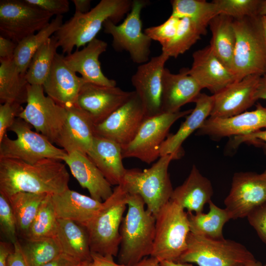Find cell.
<instances>
[{
  "instance_id": "obj_57",
  "label": "cell",
  "mask_w": 266,
  "mask_h": 266,
  "mask_svg": "<svg viewBox=\"0 0 266 266\" xmlns=\"http://www.w3.org/2000/svg\"><path fill=\"white\" fill-rule=\"evenodd\" d=\"M258 15L260 17L266 16V0H261Z\"/></svg>"
},
{
  "instance_id": "obj_13",
  "label": "cell",
  "mask_w": 266,
  "mask_h": 266,
  "mask_svg": "<svg viewBox=\"0 0 266 266\" xmlns=\"http://www.w3.org/2000/svg\"><path fill=\"white\" fill-rule=\"evenodd\" d=\"M53 16L23 0H0V35L17 44L46 27Z\"/></svg>"
},
{
  "instance_id": "obj_45",
  "label": "cell",
  "mask_w": 266,
  "mask_h": 266,
  "mask_svg": "<svg viewBox=\"0 0 266 266\" xmlns=\"http://www.w3.org/2000/svg\"><path fill=\"white\" fill-rule=\"evenodd\" d=\"M28 4L56 16L69 11L67 0H23Z\"/></svg>"
},
{
  "instance_id": "obj_36",
  "label": "cell",
  "mask_w": 266,
  "mask_h": 266,
  "mask_svg": "<svg viewBox=\"0 0 266 266\" xmlns=\"http://www.w3.org/2000/svg\"><path fill=\"white\" fill-rule=\"evenodd\" d=\"M207 26L189 18H180L176 34L171 42L162 49L169 58L184 54L206 33Z\"/></svg>"
},
{
  "instance_id": "obj_21",
  "label": "cell",
  "mask_w": 266,
  "mask_h": 266,
  "mask_svg": "<svg viewBox=\"0 0 266 266\" xmlns=\"http://www.w3.org/2000/svg\"><path fill=\"white\" fill-rule=\"evenodd\" d=\"M192 57L188 74L213 95L235 81L231 70L214 54L209 45L196 51Z\"/></svg>"
},
{
  "instance_id": "obj_17",
  "label": "cell",
  "mask_w": 266,
  "mask_h": 266,
  "mask_svg": "<svg viewBox=\"0 0 266 266\" xmlns=\"http://www.w3.org/2000/svg\"><path fill=\"white\" fill-rule=\"evenodd\" d=\"M133 93L116 86L86 82L80 91L75 105L86 113L96 125L125 103Z\"/></svg>"
},
{
  "instance_id": "obj_23",
  "label": "cell",
  "mask_w": 266,
  "mask_h": 266,
  "mask_svg": "<svg viewBox=\"0 0 266 266\" xmlns=\"http://www.w3.org/2000/svg\"><path fill=\"white\" fill-rule=\"evenodd\" d=\"M183 69L178 73L165 68L162 76V110L163 113L180 111L185 104L194 102L202 88Z\"/></svg>"
},
{
  "instance_id": "obj_25",
  "label": "cell",
  "mask_w": 266,
  "mask_h": 266,
  "mask_svg": "<svg viewBox=\"0 0 266 266\" xmlns=\"http://www.w3.org/2000/svg\"><path fill=\"white\" fill-rule=\"evenodd\" d=\"M63 161L80 185L88 191L93 199L103 202L111 196L112 185L87 155L79 151L72 152L67 153Z\"/></svg>"
},
{
  "instance_id": "obj_11",
  "label": "cell",
  "mask_w": 266,
  "mask_h": 266,
  "mask_svg": "<svg viewBox=\"0 0 266 266\" xmlns=\"http://www.w3.org/2000/svg\"><path fill=\"white\" fill-rule=\"evenodd\" d=\"M192 110L162 113L145 118L133 140L122 147L123 158H135L148 164L154 162L160 157L162 144L169 134L170 127Z\"/></svg>"
},
{
  "instance_id": "obj_53",
  "label": "cell",
  "mask_w": 266,
  "mask_h": 266,
  "mask_svg": "<svg viewBox=\"0 0 266 266\" xmlns=\"http://www.w3.org/2000/svg\"><path fill=\"white\" fill-rule=\"evenodd\" d=\"M75 8L76 13H85L89 11L91 6L90 0H72Z\"/></svg>"
},
{
  "instance_id": "obj_42",
  "label": "cell",
  "mask_w": 266,
  "mask_h": 266,
  "mask_svg": "<svg viewBox=\"0 0 266 266\" xmlns=\"http://www.w3.org/2000/svg\"><path fill=\"white\" fill-rule=\"evenodd\" d=\"M180 18L171 15L162 24L146 28L144 33L152 40L158 41L162 49L166 47L173 39Z\"/></svg>"
},
{
  "instance_id": "obj_9",
  "label": "cell",
  "mask_w": 266,
  "mask_h": 266,
  "mask_svg": "<svg viewBox=\"0 0 266 266\" xmlns=\"http://www.w3.org/2000/svg\"><path fill=\"white\" fill-rule=\"evenodd\" d=\"M8 131L14 133L12 139L6 134L0 141V159H17L34 164L45 159L63 161L67 153L56 147L46 137L32 130V126L17 117Z\"/></svg>"
},
{
  "instance_id": "obj_59",
  "label": "cell",
  "mask_w": 266,
  "mask_h": 266,
  "mask_svg": "<svg viewBox=\"0 0 266 266\" xmlns=\"http://www.w3.org/2000/svg\"><path fill=\"white\" fill-rule=\"evenodd\" d=\"M243 266H266V265H263L261 262L257 260L249 263Z\"/></svg>"
},
{
  "instance_id": "obj_27",
  "label": "cell",
  "mask_w": 266,
  "mask_h": 266,
  "mask_svg": "<svg viewBox=\"0 0 266 266\" xmlns=\"http://www.w3.org/2000/svg\"><path fill=\"white\" fill-rule=\"evenodd\" d=\"M194 102L195 108L187 116L185 121L175 133H169L162 144L160 157L174 154L179 159L182 153L183 143L192 133L198 131L210 116L214 102L213 95L200 93Z\"/></svg>"
},
{
  "instance_id": "obj_38",
  "label": "cell",
  "mask_w": 266,
  "mask_h": 266,
  "mask_svg": "<svg viewBox=\"0 0 266 266\" xmlns=\"http://www.w3.org/2000/svg\"><path fill=\"white\" fill-rule=\"evenodd\" d=\"M26 241L21 246L28 266H43L63 253L57 236Z\"/></svg>"
},
{
  "instance_id": "obj_34",
  "label": "cell",
  "mask_w": 266,
  "mask_h": 266,
  "mask_svg": "<svg viewBox=\"0 0 266 266\" xmlns=\"http://www.w3.org/2000/svg\"><path fill=\"white\" fill-rule=\"evenodd\" d=\"M63 20V15L56 16L46 27L17 43L13 60L21 73L26 74L35 53L59 29Z\"/></svg>"
},
{
  "instance_id": "obj_43",
  "label": "cell",
  "mask_w": 266,
  "mask_h": 266,
  "mask_svg": "<svg viewBox=\"0 0 266 266\" xmlns=\"http://www.w3.org/2000/svg\"><path fill=\"white\" fill-rule=\"evenodd\" d=\"M0 227L5 237L12 244L18 239L16 221L8 199L0 194Z\"/></svg>"
},
{
  "instance_id": "obj_3",
  "label": "cell",
  "mask_w": 266,
  "mask_h": 266,
  "mask_svg": "<svg viewBox=\"0 0 266 266\" xmlns=\"http://www.w3.org/2000/svg\"><path fill=\"white\" fill-rule=\"evenodd\" d=\"M145 205L138 195L128 194V210L120 229L121 243L118 256L120 264L133 266L152 253L156 217Z\"/></svg>"
},
{
  "instance_id": "obj_60",
  "label": "cell",
  "mask_w": 266,
  "mask_h": 266,
  "mask_svg": "<svg viewBox=\"0 0 266 266\" xmlns=\"http://www.w3.org/2000/svg\"><path fill=\"white\" fill-rule=\"evenodd\" d=\"M78 266H93L92 264V261H87L79 263L78 265Z\"/></svg>"
},
{
  "instance_id": "obj_35",
  "label": "cell",
  "mask_w": 266,
  "mask_h": 266,
  "mask_svg": "<svg viewBox=\"0 0 266 266\" xmlns=\"http://www.w3.org/2000/svg\"><path fill=\"white\" fill-rule=\"evenodd\" d=\"M48 195L46 194L18 192L7 198L15 217L18 234L23 238L27 233L41 203Z\"/></svg>"
},
{
  "instance_id": "obj_52",
  "label": "cell",
  "mask_w": 266,
  "mask_h": 266,
  "mask_svg": "<svg viewBox=\"0 0 266 266\" xmlns=\"http://www.w3.org/2000/svg\"><path fill=\"white\" fill-rule=\"evenodd\" d=\"M13 248L10 243L0 242V266H7V259Z\"/></svg>"
},
{
  "instance_id": "obj_58",
  "label": "cell",
  "mask_w": 266,
  "mask_h": 266,
  "mask_svg": "<svg viewBox=\"0 0 266 266\" xmlns=\"http://www.w3.org/2000/svg\"><path fill=\"white\" fill-rule=\"evenodd\" d=\"M264 34L266 40V16L260 17Z\"/></svg>"
},
{
  "instance_id": "obj_31",
  "label": "cell",
  "mask_w": 266,
  "mask_h": 266,
  "mask_svg": "<svg viewBox=\"0 0 266 266\" xmlns=\"http://www.w3.org/2000/svg\"><path fill=\"white\" fill-rule=\"evenodd\" d=\"M208 26L212 35L209 45L211 49L232 71L236 41L233 19L219 14L210 20Z\"/></svg>"
},
{
  "instance_id": "obj_18",
  "label": "cell",
  "mask_w": 266,
  "mask_h": 266,
  "mask_svg": "<svg viewBox=\"0 0 266 266\" xmlns=\"http://www.w3.org/2000/svg\"><path fill=\"white\" fill-rule=\"evenodd\" d=\"M260 76H247L229 84L213 95L214 102L209 117L228 118L245 112L257 100L256 93Z\"/></svg>"
},
{
  "instance_id": "obj_39",
  "label": "cell",
  "mask_w": 266,
  "mask_h": 266,
  "mask_svg": "<svg viewBox=\"0 0 266 266\" xmlns=\"http://www.w3.org/2000/svg\"><path fill=\"white\" fill-rule=\"evenodd\" d=\"M58 219L56 217L51 195L41 203L33 221L24 238L33 240L57 236Z\"/></svg>"
},
{
  "instance_id": "obj_10",
  "label": "cell",
  "mask_w": 266,
  "mask_h": 266,
  "mask_svg": "<svg viewBox=\"0 0 266 266\" xmlns=\"http://www.w3.org/2000/svg\"><path fill=\"white\" fill-rule=\"evenodd\" d=\"M147 1L133 0L131 10L123 22L117 25L106 20L104 32L112 37V46L117 51L128 52L133 62L141 65L146 63L150 54L152 40L142 32V9Z\"/></svg>"
},
{
  "instance_id": "obj_37",
  "label": "cell",
  "mask_w": 266,
  "mask_h": 266,
  "mask_svg": "<svg viewBox=\"0 0 266 266\" xmlns=\"http://www.w3.org/2000/svg\"><path fill=\"white\" fill-rule=\"evenodd\" d=\"M58 47L57 40L53 35L36 51L26 73L29 84L43 86L50 72Z\"/></svg>"
},
{
  "instance_id": "obj_48",
  "label": "cell",
  "mask_w": 266,
  "mask_h": 266,
  "mask_svg": "<svg viewBox=\"0 0 266 266\" xmlns=\"http://www.w3.org/2000/svg\"><path fill=\"white\" fill-rule=\"evenodd\" d=\"M13 250L7 259V266H28L23 255L21 243L17 240L13 244Z\"/></svg>"
},
{
  "instance_id": "obj_4",
  "label": "cell",
  "mask_w": 266,
  "mask_h": 266,
  "mask_svg": "<svg viewBox=\"0 0 266 266\" xmlns=\"http://www.w3.org/2000/svg\"><path fill=\"white\" fill-rule=\"evenodd\" d=\"M236 41L232 66L235 81L266 72V40L261 18L255 16L233 19Z\"/></svg>"
},
{
  "instance_id": "obj_1",
  "label": "cell",
  "mask_w": 266,
  "mask_h": 266,
  "mask_svg": "<svg viewBox=\"0 0 266 266\" xmlns=\"http://www.w3.org/2000/svg\"><path fill=\"white\" fill-rule=\"evenodd\" d=\"M62 161L45 159L34 164L0 159V194L18 192L54 195L69 188V174Z\"/></svg>"
},
{
  "instance_id": "obj_24",
  "label": "cell",
  "mask_w": 266,
  "mask_h": 266,
  "mask_svg": "<svg viewBox=\"0 0 266 266\" xmlns=\"http://www.w3.org/2000/svg\"><path fill=\"white\" fill-rule=\"evenodd\" d=\"M107 47L105 41L95 38L81 50H76L65 56V62L75 72L80 73L86 82L115 87L116 81L104 75L99 59Z\"/></svg>"
},
{
  "instance_id": "obj_40",
  "label": "cell",
  "mask_w": 266,
  "mask_h": 266,
  "mask_svg": "<svg viewBox=\"0 0 266 266\" xmlns=\"http://www.w3.org/2000/svg\"><path fill=\"white\" fill-rule=\"evenodd\" d=\"M170 2L171 15L179 18H189L206 26L214 17L219 14L213 0H172Z\"/></svg>"
},
{
  "instance_id": "obj_22",
  "label": "cell",
  "mask_w": 266,
  "mask_h": 266,
  "mask_svg": "<svg viewBox=\"0 0 266 266\" xmlns=\"http://www.w3.org/2000/svg\"><path fill=\"white\" fill-rule=\"evenodd\" d=\"M66 110V118L55 144L67 153L79 151L87 155L93 144L95 125L89 115L76 105Z\"/></svg>"
},
{
  "instance_id": "obj_16",
  "label": "cell",
  "mask_w": 266,
  "mask_h": 266,
  "mask_svg": "<svg viewBox=\"0 0 266 266\" xmlns=\"http://www.w3.org/2000/svg\"><path fill=\"white\" fill-rule=\"evenodd\" d=\"M169 58L162 53L139 65L131 78L134 91L144 106L146 118L162 113V76Z\"/></svg>"
},
{
  "instance_id": "obj_19",
  "label": "cell",
  "mask_w": 266,
  "mask_h": 266,
  "mask_svg": "<svg viewBox=\"0 0 266 266\" xmlns=\"http://www.w3.org/2000/svg\"><path fill=\"white\" fill-rule=\"evenodd\" d=\"M266 129V106L260 103L255 109L228 118L208 117L197 131V135L218 139L251 133Z\"/></svg>"
},
{
  "instance_id": "obj_46",
  "label": "cell",
  "mask_w": 266,
  "mask_h": 266,
  "mask_svg": "<svg viewBox=\"0 0 266 266\" xmlns=\"http://www.w3.org/2000/svg\"><path fill=\"white\" fill-rule=\"evenodd\" d=\"M247 218L259 238L266 244V202L251 211Z\"/></svg>"
},
{
  "instance_id": "obj_2",
  "label": "cell",
  "mask_w": 266,
  "mask_h": 266,
  "mask_svg": "<svg viewBox=\"0 0 266 266\" xmlns=\"http://www.w3.org/2000/svg\"><path fill=\"white\" fill-rule=\"evenodd\" d=\"M130 0H101L85 13H76L54 33L63 54L67 55L95 39L108 20L117 24L131 10Z\"/></svg>"
},
{
  "instance_id": "obj_54",
  "label": "cell",
  "mask_w": 266,
  "mask_h": 266,
  "mask_svg": "<svg viewBox=\"0 0 266 266\" xmlns=\"http://www.w3.org/2000/svg\"><path fill=\"white\" fill-rule=\"evenodd\" d=\"M256 98L266 100V72L260 78L259 84L256 93Z\"/></svg>"
},
{
  "instance_id": "obj_6",
  "label": "cell",
  "mask_w": 266,
  "mask_h": 266,
  "mask_svg": "<svg viewBox=\"0 0 266 266\" xmlns=\"http://www.w3.org/2000/svg\"><path fill=\"white\" fill-rule=\"evenodd\" d=\"M127 197L122 186H116L111 196L102 202L97 214L85 227L92 253L111 257L118 255L120 229L127 206Z\"/></svg>"
},
{
  "instance_id": "obj_55",
  "label": "cell",
  "mask_w": 266,
  "mask_h": 266,
  "mask_svg": "<svg viewBox=\"0 0 266 266\" xmlns=\"http://www.w3.org/2000/svg\"><path fill=\"white\" fill-rule=\"evenodd\" d=\"M133 266H160V262L155 258L150 257L144 258Z\"/></svg>"
},
{
  "instance_id": "obj_7",
  "label": "cell",
  "mask_w": 266,
  "mask_h": 266,
  "mask_svg": "<svg viewBox=\"0 0 266 266\" xmlns=\"http://www.w3.org/2000/svg\"><path fill=\"white\" fill-rule=\"evenodd\" d=\"M155 217V238L150 256L159 262H177L187 247L190 233L188 213L170 200Z\"/></svg>"
},
{
  "instance_id": "obj_41",
  "label": "cell",
  "mask_w": 266,
  "mask_h": 266,
  "mask_svg": "<svg viewBox=\"0 0 266 266\" xmlns=\"http://www.w3.org/2000/svg\"><path fill=\"white\" fill-rule=\"evenodd\" d=\"M219 14L233 19L258 15L261 0H214Z\"/></svg>"
},
{
  "instance_id": "obj_15",
  "label": "cell",
  "mask_w": 266,
  "mask_h": 266,
  "mask_svg": "<svg viewBox=\"0 0 266 266\" xmlns=\"http://www.w3.org/2000/svg\"><path fill=\"white\" fill-rule=\"evenodd\" d=\"M145 118L143 104L133 91L125 103L95 126V134L113 140L123 147L133 140Z\"/></svg>"
},
{
  "instance_id": "obj_12",
  "label": "cell",
  "mask_w": 266,
  "mask_h": 266,
  "mask_svg": "<svg viewBox=\"0 0 266 266\" xmlns=\"http://www.w3.org/2000/svg\"><path fill=\"white\" fill-rule=\"evenodd\" d=\"M42 85L27 87L26 107L18 117L33 126L36 132L56 143L66 118V108L44 94Z\"/></svg>"
},
{
  "instance_id": "obj_61",
  "label": "cell",
  "mask_w": 266,
  "mask_h": 266,
  "mask_svg": "<svg viewBox=\"0 0 266 266\" xmlns=\"http://www.w3.org/2000/svg\"><path fill=\"white\" fill-rule=\"evenodd\" d=\"M263 175L266 177V169L264 171V172L262 173Z\"/></svg>"
},
{
  "instance_id": "obj_28",
  "label": "cell",
  "mask_w": 266,
  "mask_h": 266,
  "mask_svg": "<svg viewBox=\"0 0 266 266\" xmlns=\"http://www.w3.org/2000/svg\"><path fill=\"white\" fill-rule=\"evenodd\" d=\"M213 195L210 181L194 165L184 182L173 189L170 200L187 213L196 214L203 212L204 206L212 200Z\"/></svg>"
},
{
  "instance_id": "obj_5",
  "label": "cell",
  "mask_w": 266,
  "mask_h": 266,
  "mask_svg": "<svg viewBox=\"0 0 266 266\" xmlns=\"http://www.w3.org/2000/svg\"><path fill=\"white\" fill-rule=\"evenodd\" d=\"M178 159L174 154L160 157L150 168L127 169L121 185L128 194L140 196L146 208L155 217L170 200L173 191L168 169L170 163Z\"/></svg>"
},
{
  "instance_id": "obj_20",
  "label": "cell",
  "mask_w": 266,
  "mask_h": 266,
  "mask_svg": "<svg viewBox=\"0 0 266 266\" xmlns=\"http://www.w3.org/2000/svg\"><path fill=\"white\" fill-rule=\"evenodd\" d=\"M64 57L63 54H56L43 86L47 96L66 108L75 104L80 91L86 82L66 64Z\"/></svg>"
},
{
  "instance_id": "obj_49",
  "label": "cell",
  "mask_w": 266,
  "mask_h": 266,
  "mask_svg": "<svg viewBox=\"0 0 266 266\" xmlns=\"http://www.w3.org/2000/svg\"><path fill=\"white\" fill-rule=\"evenodd\" d=\"M17 43L0 35V59H13Z\"/></svg>"
},
{
  "instance_id": "obj_44",
  "label": "cell",
  "mask_w": 266,
  "mask_h": 266,
  "mask_svg": "<svg viewBox=\"0 0 266 266\" xmlns=\"http://www.w3.org/2000/svg\"><path fill=\"white\" fill-rule=\"evenodd\" d=\"M22 105L6 102L0 105V141L23 110Z\"/></svg>"
},
{
  "instance_id": "obj_30",
  "label": "cell",
  "mask_w": 266,
  "mask_h": 266,
  "mask_svg": "<svg viewBox=\"0 0 266 266\" xmlns=\"http://www.w3.org/2000/svg\"><path fill=\"white\" fill-rule=\"evenodd\" d=\"M57 237L64 254L81 263L92 261L86 228L74 221L58 219Z\"/></svg>"
},
{
  "instance_id": "obj_26",
  "label": "cell",
  "mask_w": 266,
  "mask_h": 266,
  "mask_svg": "<svg viewBox=\"0 0 266 266\" xmlns=\"http://www.w3.org/2000/svg\"><path fill=\"white\" fill-rule=\"evenodd\" d=\"M58 219L74 221L86 227L100 208L102 202L69 188L51 195Z\"/></svg>"
},
{
  "instance_id": "obj_8",
  "label": "cell",
  "mask_w": 266,
  "mask_h": 266,
  "mask_svg": "<svg viewBox=\"0 0 266 266\" xmlns=\"http://www.w3.org/2000/svg\"><path fill=\"white\" fill-rule=\"evenodd\" d=\"M256 260L253 254L239 242L208 238L190 232L187 248L177 262L199 266H243Z\"/></svg>"
},
{
  "instance_id": "obj_47",
  "label": "cell",
  "mask_w": 266,
  "mask_h": 266,
  "mask_svg": "<svg viewBox=\"0 0 266 266\" xmlns=\"http://www.w3.org/2000/svg\"><path fill=\"white\" fill-rule=\"evenodd\" d=\"M248 142L263 144L264 150L266 154V129L259 130L248 134L234 136L233 141V145L236 147L243 142Z\"/></svg>"
},
{
  "instance_id": "obj_29",
  "label": "cell",
  "mask_w": 266,
  "mask_h": 266,
  "mask_svg": "<svg viewBox=\"0 0 266 266\" xmlns=\"http://www.w3.org/2000/svg\"><path fill=\"white\" fill-rule=\"evenodd\" d=\"M87 155L111 185L122 183L127 169L123 166L122 147L119 144L95 135Z\"/></svg>"
},
{
  "instance_id": "obj_14",
  "label": "cell",
  "mask_w": 266,
  "mask_h": 266,
  "mask_svg": "<svg viewBox=\"0 0 266 266\" xmlns=\"http://www.w3.org/2000/svg\"><path fill=\"white\" fill-rule=\"evenodd\" d=\"M265 202L266 177L253 172L234 174L230 192L224 201L231 219L247 217Z\"/></svg>"
},
{
  "instance_id": "obj_56",
  "label": "cell",
  "mask_w": 266,
  "mask_h": 266,
  "mask_svg": "<svg viewBox=\"0 0 266 266\" xmlns=\"http://www.w3.org/2000/svg\"><path fill=\"white\" fill-rule=\"evenodd\" d=\"M160 266H193L191 263H181L171 261H163L160 262Z\"/></svg>"
},
{
  "instance_id": "obj_32",
  "label": "cell",
  "mask_w": 266,
  "mask_h": 266,
  "mask_svg": "<svg viewBox=\"0 0 266 266\" xmlns=\"http://www.w3.org/2000/svg\"><path fill=\"white\" fill-rule=\"evenodd\" d=\"M0 102H27L29 83L26 74L18 69L13 59H0Z\"/></svg>"
},
{
  "instance_id": "obj_50",
  "label": "cell",
  "mask_w": 266,
  "mask_h": 266,
  "mask_svg": "<svg viewBox=\"0 0 266 266\" xmlns=\"http://www.w3.org/2000/svg\"><path fill=\"white\" fill-rule=\"evenodd\" d=\"M93 266H129L117 264L113 260V257L103 256L97 253H92Z\"/></svg>"
},
{
  "instance_id": "obj_51",
  "label": "cell",
  "mask_w": 266,
  "mask_h": 266,
  "mask_svg": "<svg viewBox=\"0 0 266 266\" xmlns=\"http://www.w3.org/2000/svg\"><path fill=\"white\" fill-rule=\"evenodd\" d=\"M79 263L64 253L43 266H78Z\"/></svg>"
},
{
  "instance_id": "obj_33",
  "label": "cell",
  "mask_w": 266,
  "mask_h": 266,
  "mask_svg": "<svg viewBox=\"0 0 266 266\" xmlns=\"http://www.w3.org/2000/svg\"><path fill=\"white\" fill-rule=\"evenodd\" d=\"M208 204L207 213H188L190 232L208 238L223 239V227L231 219L230 214L225 208L218 207L212 200Z\"/></svg>"
}]
</instances>
